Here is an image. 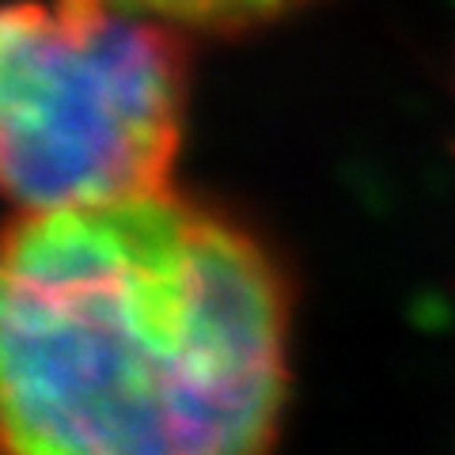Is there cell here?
<instances>
[{
  "label": "cell",
  "instance_id": "1",
  "mask_svg": "<svg viewBox=\"0 0 455 455\" xmlns=\"http://www.w3.org/2000/svg\"><path fill=\"white\" fill-rule=\"evenodd\" d=\"M289 398V296L251 235L171 190L20 212L0 414L23 455H243Z\"/></svg>",
  "mask_w": 455,
  "mask_h": 455
},
{
  "label": "cell",
  "instance_id": "2",
  "mask_svg": "<svg viewBox=\"0 0 455 455\" xmlns=\"http://www.w3.org/2000/svg\"><path fill=\"white\" fill-rule=\"evenodd\" d=\"M187 61L122 0H16L0 23V167L20 212L167 190Z\"/></svg>",
  "mask_w": 455,
  "mask_h": 455
},
{
  "label": "cell",
  "instance_id": "3",
  "mask_svg": "<svg viewBox=\"0 0 455 455\" xmlns=\"http://www.w3.org/2000/svg\"><path fill=\"white\" fill-rule=\"evenodd\" d=\"M137 12L160 16L167 23H190V27H247L277 16L281 8L296 0H122Z\"/></svg>",
  "mask_w": 455,
  "mask_h": 455
}]
</instances>
